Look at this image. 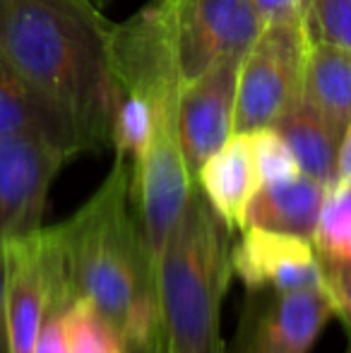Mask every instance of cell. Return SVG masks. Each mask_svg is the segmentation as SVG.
I'll return each instance as SVG.
<instances>
[{"label":"cell","mask_w":351,"mask_h":353,"mask_svg":"<svg viewBox=\"0 0 351 353\" xmlns=\"http://www.w3.org/2000/svg\"><path fill=\"white\" fill-rule=\"evenodd\" d=\"M111 24L94 0H0V51L72 113L99 149L111 144L121 87Z\"/></svg>","instance_id":"6da1fadb"},{"label":"cell","mask_w":351,"mask_h":353,"mask_svg":"<svg viewBox=\"0 0 351 353\" xmlns=\"http://www.w3.org/2000/svg\"><path fill=\"white\" fill-rule=\"evenodd\" d=\"M132 176L135 163L116 154L99 190L56 223V233L75 296L92 301L135 351L157 336L159 317L157 267L142 238Z\"/></svg>","instance_id":"7a4b0ae2"},{"label":"cell","mask_w":351,"mask_h":353,"mask_svg":"<svg viewBox=\"0 0 351 353\" xmlns=\"http://www.w3.org/2000/svg\"><path fill=\"white\" fill-rule=\"evenodd\" d=\"M234 231L197 188L157 262L164 353H224L221 303L234 276Z\"/></svg>","instance_id":"3957f363"},{"label":"cell","mask_w":351,"mask_h":353,"mask_svg":"<svg viewBox=\"0 0 351 353\" xmlns=\"http://www.w3.org/2000/svg\"><path fill=\"white\" fill-rule=\"evenodd\" d=\"M181 84H171L157 99L154 128L145 152L135 161L132 190L140 219L142 238L152 262H159V255L183 216L190 197L195 195L197 181L188 171L176 128V103Z\"/></svg>","instance_id":"277c9868"},{"label":"cell","mask_w":351,"mask_h":353,"mask_svg":"<svg viewBox=\"0 0 351 353\" xmlns=\"http://www.w3.org/2000/svg\"><path fill=\"white\" fill-rule=\"evenodd\" d=\"M308 48V32L301 24H265L241 61L234 132L272 128L303 99Z\"/></svg>","instance_id":"5b68a950"},{"label":"cell","mask_w":351,"mask_h":353,"mask_svg":"<svg viewBox=\"0 0 351 353\" xmlns=\"http://www.w3.org/2000/svg\"><path fill=\"white\" fill-rule=\"evenodd\" d=\"M181 87L224 61H243L263 32L253 0H164Z\"/></svg>","instance_id":"8992f818"},{"label":"cell","mask_w":351,"mask_h":353,"mask_svg":"<svg viewBox=\"0 0 351 353\" xmlns=\"http://www.w3.org/2000/svg\"><path fill=\"white\" fill-rule=\"evenodd\" d=\"M334 317L325 288L248 291L234 353H308Z\"/></svg>","instance_id":"52a82bcc"},{"label":"cell","mask_w":351,"mask_h":353,"mask_svg":"<svg viewBox=\"0 0 351 353\" xmlns=\"http://www.w3.org/2000/svg\"><path fill=\"white\" fill-rule=\"evenodd\" d=\"M241 61H224L183 84L176 103V128L188 171L197 173L234 135Z\"/></svg>","instance_id":"ba28073f"},{"label":"cell","mask_w":351,"mask_h":353,"mask_svg":"<svg viewBox=\"0 0 351 353\" xmlns=\"http://www.w3.org/2000/svg\"><path fill=\"white\" fill-rule=\"evenodd\" d=\"M70 159L46 142L0 137V238L41 226L48 190Z\"/></svg>","instance_id":"9c48e42d"},{"label":"cell","mask_w":351,"mask_h":353,"mask_svg":"<svg viewBox=\"0 0 351 353\" xmlns=\"http://www.w3.org/2000/svg\"><path fill=\"white\" fill-rule=\"evenodd\" d=\"M0 137L46 142L72 159L97 152L87 128L68 108L37 89L0 51Z\"/></svg>","instance_id":"30bf717a"},{"label":"cell","mask_w":351,"mask_h":353,"mask_svg":"<svg viewBox=\"0 0 351 353\" xmlns=\"http://www.w3.org/2000/svg\"><path fill=\"white\" fill-rule=\"evenodd\" d=\"M231 267L245 291L325 288L323 265L313 241L291 233L245 226L231 250Z\"/></svg>","instance_id":"8fae6325"},{"label":"cell","mask_w":351,"mask_h":353,"mask_svg":"<svg viewBox=\"0 0 351 353\" xmlns=\"http://www.w3.org/2000/svg\"><path fill=\"white\" fill-rule=\"evenodd\" d=\"M48 226L5 238V325L10 353H34L48 293Z\"/></svg>","instance_id":"7c38bea8"},{"label":"cell","mask_w":351,"mask_h":353,"mask_svg":"<svg viewBox=\"0 0 351 353\" xmlns=\"http://www.w3.org/2000/svg\"><path fill=\"white\" fill-rule=\"evenodd\" d=\"M197 185L231 231H243L245 214L260 188L253 132H234L200 168Z\"/></svg>","instance_id":"4fadbf2b"},{"label":"cell","mask_w":351,"mask_h":353,"mask_svg":"<svg viewBox=\"0 0 351 353\" xmlns=\"http://www.w3.org/2000/svg\"><path fill=\"white\" fill-rule=\"evenodd\" d=\"M328 200V185L308 176L260 185L245 214V226L291 233L313 241L320 214Z\"/></svg>","instance_id":"5bb4252c"},{"label":"cell","mask_w":351,"mask_h":353,"mask_svg":"<svg viewBox=\"0 0 351 353\" xmlns=\"http://www.w3.org/2000/svg\"><path fill=\"white\" fill-rule=\"evenodd\" d=\"M303 99L342 142L351 123V51L325 41L310 43Z\"/></svg>","instance_id":"9a60e30c"},{"label":"cell","mask_w":351,"mask_h":353,"mask_svg":"<svg viewBox=\"0 0 351 353\" xmlns=\"http://www.w3.org/2000/svg\"><path fill=\"white\" fill-rule=\"evenodd\" d=\"M272 128L289 144L301 173L328 185L330 190L337 178L339 140L320 118V113L305 99H301Z\"/></svg>","instance_id":"2e32d148"},{"label":"cell","mask_w":351,"mask_h":353,"mask_svg":"<svg viewBox=\"0 0 351 353\" xmlns=\"http://www.w3.org/2000/svg\"><path fill=\"white\" fill-rule=\"evenodd\" d=\"M66 344L68 353H132L126 336L80 296L66 310Z\"/></svg>","instance_id":"e0dca14e"},{"label":"cell","mask_w":351,"mask_h":353,"mask_svg":"<svg viewBox=\"0 0 351 353\" xmlns=\"http://www.w3.org/2000/svg\"><path fill=\"white\" fill-rule=\"evenodd\" d=\"M313 245L323 267H351V185L328 190Z\"/></svg>","instance_id":"ac0fdd59"},{"label":"cell","mask_w":351,"mask_h":353,"mask_svg":"<svg viewBox=\"0 0 351 353\" xmlns=\"http://www.w3.org/2000/svg\"><path fill=\"white\" fill-rule=\"evenodd\" d=\"M305 32L310 43L325 41L351 51V0H313Z\"/></svg>","instance_id":"d6986e66"},{"label":"cell","mask_w":351,"mask_h":353,"mask_svg":"<svg viewBox=\"0 0 351 353\" xmlns=\"http://www.w3.org/2000/svg\"><path fill=\"white\" fill-rule=\"evenodd\" d=\"M253 142H255V161H258L260 185L281 183V181H289V178L301 176V168L296 163L294 154H291L289 144L284 142V137L274 128L253 130Z\"/></svg>","instance_id":"ffe728a7"},{"label":"cell","mask_w":351,"mask_h":353,"mask_svg":"<svg viewBox=\"0 0 351 353\" xmlns=\"http://www.w3.org/2000/svg\"><path fill=\"white\" fill-rule=\"evenodd\" d=\"M325 291L334 307V317L344 322L351 334V267H323Z\"/></svg>","instance_id":"44dd1931"},{"label":"cell","mask_w":351,"mask_h":353,"mask_svg":"<svg viewBox=\"0 0 351 353\" xmlns=\"http://www.w3.org/2000/svg\"><path fill=\"white\" fill-rule=\"evenodd\" d=\"M310 3H313V0H253L263 24L291 22V24H301V27H305Z\"/></svg>","instance_id":"7402d4cb"},{"label":"cell","mask_w":351,"mask_h":353,"mask_svg":"<svg viewBox=\"0 0 351 353\" xmlns=\"http://www.w3.org/2000/svg\"><path fill=\"white\" fill-rule=\"evenodd\" d=\"M334 185H351V123L339 142V157H337V178Z\"/></svg>","instance_id":"603a6c76"},{"label":"cell","mask_w":351,"mask_h":353,"mask_svg":"<svg viewBox=\"0 0 351 353\" xmlns=\"http://www.w3.org/2000/svg\"><path fill=\"white\" fill-rule=\"evenodd\" d=\"M0 353H10L5 325V238H0Z\"/></svg>","instance_id":"cb8c5ba5"},{"label":"cell","mask_w":351,"mask_h":353,"mask_svg":"<svg viewBox=\"0 0 351 353\" xmlns=\"http://www.w3.org/2000/svg\"><path fill=\"white\" fill-rule=\"evenodd\" d=\"M157 336H159V332H157ZM157 336H154V339H152L147 346H142V349H135L132 353H152V349H154V341H157Z\"/></svg>","instance_id":"d4e9b609"},{"label":"cell","mask_w":351,"mask_h":353,"mask_svg":"<svg viewBox=\"0 0 351 353\" xmlns=\"http://www.w3.org/2000/svg\"><path fill=\"white\" fill-rule=\"evenodd\" d=\"M152 353H164V346H161V336H157L154 349H152Z\"/></svg>","instance_id":"484cf974"},{"label":"cell","mask_w":351,"mask_h":353,"mask_svg":"<svg viewBox=\"0 0 351 353\" xmlns=\"http://www.w3.org/2000/svg\"><path fill=\"white\" fill-rule=\"evenodd\" d=\"M347 353H351V334H349V351Z\"/></svg>","instance_id":"4316f807"},{"label":"cell","mask_w":351,"mask_h":353,"mask_svg":"<svg viewBox=\"0 0 351 353\" xmlns=\"http://www.w3.org/2000/svg\"><path fill=\"white\" fill-rule=\"evenodd\" d=\"M99 3H101V0H99Z\"/></svg>","instance_id":"83f0119b"}]
</instances>
